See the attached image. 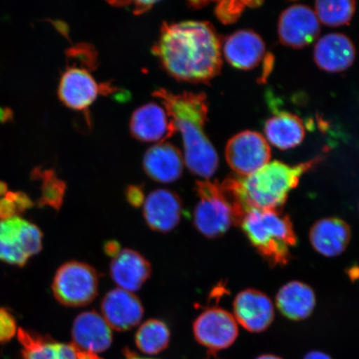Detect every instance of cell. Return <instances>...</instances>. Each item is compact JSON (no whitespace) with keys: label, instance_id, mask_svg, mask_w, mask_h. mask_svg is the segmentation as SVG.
Wrapping results in <instances>:
<instances>
[{"label":"cell","instance_id":"cell-1","mask_svg":"<svg viewBox=\"0 0 359 359\" xmlns=\"http://www.w3.org/2000/svg\"><path fill=\"white\" fill-rule=\"evenodd\" d=\"M154 52L169 74L185 82L208 83L222 67V42L208 22L165 24Z\"/></svg>","mask_w":359,"mask_h":359},{"label":"cell","instance_id":"cell-2","mask_svg":"<svg viewBox=\"0 0 359 359\" xmlns=\"http://www.w3.org/2000/svg\"><path fill=\"white\" fill-rule=\"evenodd\" d=\"M154 96L163 102L177 131L182 133L184 159L188 169L202 178L212 177L218 168L219 157L204 131L208 114L205 94H176L158 89Z\"/></svg>","mask_w":359,"mask_h":359},{"label":"cell","instance_id":"cell-3","mask_svg":"<svg viewBox=\"0 0 359 359\" xmlns=\"http://www.w3.org/2000/svg\"><path fill=\"white\" fill-rule=\"evenodd\" d=\"M321 160L322 157L318 156L295 165L269 161L250 176L224 180L222 187L245 213L250 209L280 210L290 193L298 187L304 174Z\"/></svg>","mask_w":359,"mask_h":359},{"label":"cell","instance_id":"cell-4","mask_svg":"<svg viewBox=\"0 0 359 359\" xmlns=\"http://www.w3.org/2000/svg\"><path fill=\"white\" fill-rule=\"evenodd\" d=\"M240 224L250 244L271 266L289 263L297 236L288 215L280 210L250 209Z\"/></svg>","mask_w":359,"mask_h":359},{"label":"cell","instance_id":"cell-5","mask_svg":"<svg viewBox=\"0 0 359 359\" xmlns=\"http://www.w3.org/2000/svg\"><path fill=\"white\" fill-rule=\"evenodd\" d=\"M200 201L193 214L194 226L202 235L215 239L222 236L232 226H238L245 212L222 185L210 181L197 182Z\"/></svg>","mask_w":359,"mask_h":359},{"label":"cell","instance_id":"cell-6","mask_svg":"<svg viewBox=\"0 0 359 359\" xmlns=\"http://www.w3.org/2000/svg\"><path fill=\"white\" fill-rule=\"evenodd\" d=\"M52 290L57 302L65 306H85L97 297V273L88 264L66 262L57 269Z\"/></svg>","mask_w":359,"mask_h":359},{"label":"cell","instance_id":"cell-7","mask_svg":"<svg viewBox=\"0 0 359 359\" xmlns=\"http://www.w3.org/2000/svg\"><path fill=\"white\" fill-rule=\"evenodd\" d=\"M43 239L41 230L20 217L0 221V262L25 266L41 252Z\"/></svg>","mask_w":359,"mask_h":359},{"label":"cell","instance_id":"cell-8","mask_svg":"<svg viewBox=\"0 0 359 359\" xmlns=\"http://www.w3.org/2000/svg\"><path fill=\"white\" fill-rule=\"evenodd\" d=\"M271 157L269 142L257 132L238 133L230 139L226 147L227 163L239 177L257 172L271 161Z\"/></svg>","mask_w":359,"mask_h":359},{"label":"cell","instance_id":"cell-9","mask_svg":"<svg viewBox=\"0 0 359 359\" xmlns=\"http://www.w3.org/2000/svg\"><path fill=\"white\" fill-rule=\"evenodd\" d=\"M193 332L197 342L212 352L231 347L239 334L235 317L221 308L201 313L193 324Z\"/></svg>","mask_w":359,"mask_h":359},{"label":"cell","instance_id":"cell-10","mask_svg":"<svg viewBox=\"0 0 359 359\" xmlns=\"http://www.w3.org/2000/svg\"><path fill=\"white\" fill-rule=\"evenodd\" d=\"M320 32V25L312 8L296 4L283 11L278 25L280 41L285 46L302 48L311 44Z\"/></svg>","mask_w":359,"mask_h":359},{"label":"cell","instance_id":"cell-11","mask_svg":"<svg viewBox=\"0 0 359 359\" xmlns=\"http://www.w3.org/2000/svg\"><path fill=\"white\" fill-rule=\"evenodd\" d=\"M236 322L250 333H262L275 320L271 299L263 292L247 289L240 292L233 302Z\"/></svg>","mask_w":359,"mask_h":359},{"label":"cell","instance_id":"cell-12","mask_svg":"<svg viewBox=\"0 0 359 359\" xmlns=\"http://www.w3.org/2000/svg\"><path fill=\"white\" fill-rule=\"evenodd\" d=\"M102 316L116 331H127L141 322L144 314L142 304L132 292L114 289L109 292L101 304Z\"/></svg>","mask_w":359,"mask_h":359},{"label":"cell","instance_id":"cell-13","mask_svg":"<svg viewBox=\"0 0 359 359\" xmlns=\"http://www.w3.org/2000/svg\"><path fill=\"white\" fill-rule=\"evenodd\" d=\"M88 70L83 67H69L62 75L58 96L69 109L86 110L100 93V85Z\"/></svg>","mask_w":359,"mask_h":359},{"label":"cell","instance_id":"cell-14","mask_svg":"<svg viewBox=\"0 0 359 359\" xmlns=\"http://www.w3.org/2000/svg\"><path fill=\"white\" fill-rule=\"evenodd\" d=\"M182 203L176 193L158 189L150 193L143 204V217L152 231L168 233L177 226L182 215Z\"/></svg>","mask_w":359,"mask_h":359},{"label":"cell","instance_id":"cell-15","mask_svg":"<svg viewBox=\"0 0 359 359\" xmlns=\"http://www.w3.org/2000/svg\"><path fill=\"white\" fill-rule=\"evenodd\" d=\"M18 339L22 345V359H102L97 354L83 352L73 344L56 342L25 329L18 330Z\"/></svg>","mask_w":359,"mask_h":359},{"label":"cell","instance_id":"cell-16","mask_svg":"<svg viewBox=\"0 0 359 359\" xmlns=\"http://www.w3.org/2000/svg\"><path fill=\"white\" fill-rule=\"evenodd\" d=\"M73 344L83 352H105L112 343L111 327L96 311L83 312L75 318L72 330Z\"/></svg>","mask_w":359,"mask_h":359},{"label":"cell","instance_id":"cell-17","mask_svg":"<svg viewBox=\"0 0 359 359\" xmlns=\"http://www.w3.org/2000/svg\"><path fill=\"white\" fill-rule=\"evenodd\" d=\"M130 128L135 138L142 142H163L176 133L167 110L156 103H148L133 112Z\"/></svg>","mask_w":359,"mask_h":359},{"label":"cell","instance_id":"cell-18","mask_svg":"<svg viewBox=\"0 0 359 359\" xmlns=\"http://www.w3.org/2000/svg\"><path fill=\"white\" fill-rule=\"evenodd\" d=\"M222 51L233 67L242 70L257 67L266 53L264 40L252 30H239L224 40Z\"/></svg>","mask_w":359,"mask_h":359},{"label":"cell","instance_id":"cell-19","mask_svg":"<svg viewBox=\"0 0 359 359\" xmlns=\"http://www.w3.org/2000/svg\"><path fill=\"white\" fill-rule=\"evenodd\" d=\"M355 47L343 34H330L318 39L313 50L314 62L327 73H340L351 67L355 60Z\"/></svg>","mask_w":359,"mask_h":359},{"label":"cell","instance_id":"cell-20","mask_svg":"<svg viewBox=\"0 0 359 359\" xmlns=\"http://www.w3.org/2000/svg\"><path fill=\"white\" fill-rule=\"evenodd\" d=\"M151 264L137 251L132 249L121 250L112 258L110 276L120 289L129 292L137 291L149 279Z\"/></svg>","mask_w":359,"mask_h":359},{"label":"cell","instance_id":"cell-21","mask_svg":"<svg viewBox=\"0 0 359 359\" xmlns=\"http://www.w3.org/2000/svg\"><path fill=\"white\" fill-rule=\"evenodd\" d=\"M351 236L349 224L338 217L320 219L313 224L309 231V241L314 250L330 258L343 254Z\"/></svg>","mask_w":359,"mask_h":359},{"label":"cell","instance_id":"cell-22","mask_svg":"<svg viewBox=\"0 0 359 359\" xmlns=\"http://www.w3.org/2000/svg\"><path fill=\"white\" fill-rule=\"evenodd\" d=\"M143 168L148 177L156 182H173L182 176V156L174 146L169 143H161L146 152Z\"/></svg>","mask_w":359,"mask_h":359},{"label":"cell","instance_id":"cell-23","mask_svg":"<svg viewBox=\"0 0 359 359\" xmlns=\"http://www.w3.org/2000/svg\"><path fill=\"white\" fill-rule=\"evenodd\" d=\"M276 306L290 320L302 321L311 316L316 296L311 286L294 280L283 285L276 295Z\"/></svg>","mask_w":359,"mask_h":359},{"label":"cell","instance_id":"cell-24","mask_svg":"<svg viewBox=\"0 0 359 359\" xmlns=\"http://www.w3.org/2000/svg\"><path fill=\"white\" fill-rule=\"evenodd\" d=\"M267 142L280 150L297 147L304 141L305 128L298 116L289 112H280L268 119L264 125Z\"/></svg>","mask_w":359,"mask_h":359},{"label":"cell","instance_id":"cell-25","mask_svg":"<svg viewBox=\"0 0 359 359\" xmlns=\"http://www.w3.org/2000/svg\"><path fill=\"white\" fill-rule=\"evenodd\" d=\"M170 330L164 322L149 320L143 323L136 334V344L139 350L147 354H157L168 348Z\"/></svg>","mask_w":359,"mask_h":359},{"label":"cell","instance_id":"cell-26","mask_svg":"<svg viewBox=\"0 0 359 359\" xmlns=\"http://www.w3.org/2000/svg\"><path fill=\"white\" fill-rule=\"evenodd\" d=\"M356 4L351 0H325L316 3L318 21L330 27L348 25L355 12Z\"/></svg>","mask_w":359,"mask_h":359},{"label":"cell","instance_id":"cell-27","mask_svg":"<svg viewBox=\"0 0 359 359\" xmlns=\"http://www.w3.org/2000/svg\"><path fill=\"white\" fill-rule=\"evenodd\" d=\"M34 176L42 179L41 196L39 199V205L60 210L65 199V182L58 178L53 170L40 172V170L36 169L34 170Z\"/></svg>","mask_w":359,"mask_h":359},{"label":"cell","instance_id":"cell-28","mask_svg":"<svg viewBox=\"0 0 359 359\" xmlns=\"http://www.w3.org/2000/svg\"><path fill=\"white\" fill-rule=\"evenodd\" d=\"M34 202L22 191H8L0 198V221L20 217L32 208Z\"/></svg>","mask_w":359,"mask_h":359},{"label":"cell","instance_id":"cell-29","mask_svg":"<svg viewBox=\"0 0 359 359\" xmlns=\"http://www.w3.org/2000/svg\"><path fill=\"white\" fill-rule=\"evenodd\" d=\"M258 1H221L215 8V15L224 25H231L240 19L246 7L260 6Z\"/></svg>","mask_w":359,"mask_h":359},{"label":"cell","instance_id":"cell-30","mask_svg":"<svg viewBox=\"0 0 359 359\" xmlns=\"http://www.w3.org/2000/svg\"><path fill=\"white\" fill-rule=\"evenodd\" d=\"M18 333L15 316L6 308H0V344H6Z\"/></svg>","mask_w":359,"mask_h":359},{"label":"cell","instance_id":"cell-31","mask_svg":"<svg viewBox=\"0 0 359 359\" xmlns=\"http://www.w3.org/2000/svg\"><path fill=\"white\" fill-rule=\"evenodd\" d=\"M67 57L79 62L80 67L88 69H93L95 67L97 61L96 53H94L93 48L88 47L87 45H84V46L79 45V46L69 49Z\"/></svg>","mask_w":359,"mask_h":359},{"label":"cell","instance_id":"cell-32","mask_svg":"<svg viewBox=\"0 0 359 359\" xmlns=\"http://www.w3.org/2000/svg\"><path fill=\"white\" fill-rule=\"evenodd\" d=\"M126 196H127V200L129 203L134 206V208H140L142 205L144 204V192H143L140 187H129Z\"/></svg>","mask_w":359,"mask_h":359},{"label":"cell","instance_id":"cell-33","mask_svg":"<svg viewBox=\"0 0 359 359\" xmlns=\"http://www.w3.org/2000/svg\"><path fill=\"white\" fill-rule=\"evenodd\" d=\"M134 13L135 15H142L154 7L156 2L154 1H137L135 2Z\"/></svg>","mask_w":359,"mask_h":359},{"label":"cell","instance_id":"cell-34","mask_svg":"<svg viewBox=\"0 0 359 359\" xmlns=\"http://www.w3.org/2000/svg\"><path fill=\"white\" fill-rule=\"evenodd\" d=\"M121 251L120 245L118 242L109 241L105 245V253L109 257L114 258Z\"/></svg>","mask_w":359,"mask_h":359},{"label":"cell","instance_id":"cell-35","mask_svg":"<svg viewBox=\"0 0 359 359\" xmlns=\"http://www.w3.org/2000/svg\"><path fill=\"white\" fill-rule=\"evenodd\" d=\"M303 359H333L327 353L320 351L309 352Z\"/></svg>","mask_w":359,"mask_h":359},{"label":"cell","instance_id":"cell-36","mask_svg":"<svg viewBox=\"0 0 359 359\" xmlns=\"http://www.w3.org/2000/svg\"><path fill=\"white\" fill-rule=\"evenodd\" d=\"M125 359H151V358H146L138 356L137 354L130 351L129 349L126 350L125 353Z\"/></svg>","mask_w":359,"mask_h":359},{"label":"cell","instance_id":"cell-37","mask_svg":"<svg viewBox=\"0 0 359 359\" xmlns=\"http://www.w3.org/2000/svg\"><path fill=\"white\" fill-rule=\"evenodd\" d=\"M8 192L7 186L6 183L0 182V198L6 194Z\"/></svg>","mask_w":359,"mask_h":359},{"label":"cell","instance_id":"cell-38","mask_svg":"<svg viewBox=\"0 0 359 359\" xmlns=\"http://www.w3.org/2000/svg\"><path fill=\"white\" fill-rule=\"evenodd\" d=\"M257 359H283L282 358L272 355V354H264V355L258 357Z\"/></svg>","mask_w":359,"mask_h":359}]
</instances>
